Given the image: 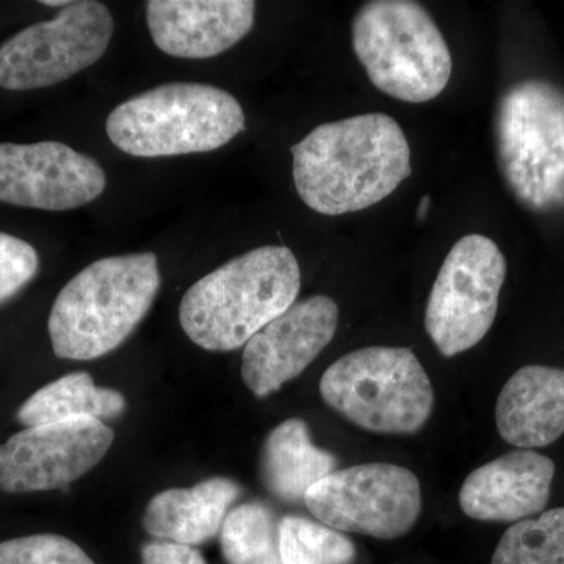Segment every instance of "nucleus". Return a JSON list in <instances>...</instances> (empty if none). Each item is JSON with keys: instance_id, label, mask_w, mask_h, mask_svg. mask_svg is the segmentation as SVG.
Instances as JSON below:
<instances>
[{"instance_id": "4be33fe9", "label": "nucleus", "mask_w": 564, "mask_h": 564, "mask_svg": "<svg viewBox=\"0 0 564 564\" xmlns=\"http://www.w3.org/2000/svg\"><path fill=\"white\" fill-rule=\"evenodd\" d=\"M282 564H352L355 544L332 527L300 516H288L280 522Z\"/></svg>"}, {"instance_id": "393cba45", "label": "nucleus", "mask_w": 564, "mask_h": 564, "mask_svg": "<svg viewBox=\"0 0 564 564\" xmlns=\"http://www.w3.org/2000/svg\"><path fill=\"white\" fill-rule=\"evenodd\" d=\"M141 564H207L191 545L155 541L141 547Z\"/></svg>"}, {"instance_id": "0eeeda50", "label": "nucleus", "mask_w": 564, "mask_h": 564, "mask_svg": "<svg viewBox=\"0 0 564 564\" xmlns=\"http://www.w3.org/2000/svg\"><path fill=\"white\" fill-rule=\"evenodd\" d=\"M323 402L367 432H421L434 408L429 375L411 348H359L322 375Z\"/></svg>"}, {"instance_id": "20e7f679", "label": "nucleus", "mask_w": 564, "mask_h": 564, "mask_svg": "<svg viewBox=\"0 0 564 564\" xmlns=\"http://www.w3.org/2000/svg\"><path fill=\"white\" fill-rule=\"evenodd\" d=\"M245 111L231 93L206 84L159 85L120 104L107 135L133 158H173L210 152L245 131Z\"/></svg>"}, {"instance_id": "f3484780", "label": "nucleus", "mask_w": 564, "mask_h": 564, "mask_svg": "<svg viewBox=\"0 0 564 564\" xmlns=\"http://www.w3.org/2000/svg\"><path fill=\"white\" fill-rule=\"evenodd\" d=\"M240 494V485L226 477L207 478L192 488L165 489L152 497L141 524L151 536L193 547L220 533Z\"/></svg>"}, {"instance_id": "a211bd4d", "label": "nucleus", "mask_w": 564, "mask_h": 564, "mask_svg": "<svg viewBox=\"0 0 564 564\" xmlns=\"http://www.w3.org/2000/svg\"><path fill=\"white\" fill-rule=\"evenodd\" d=\"M336 456L315 447L302 419H289L273 429L263 443L261 478L267 491L296 503L336 469Z\"/></svg>"}, {"instance_id": "f03ea898", "label": "nucleus", "mask_w": 564, "mask_h": 564, "mask_svg": "<svg viewBox=\"0 0 564 564\" xmlns=\"http://www.w3.org/2000/svg\"><path fill=\"white\" fill-rule=\"evenodd\" d=\"M302 270L288 247L256 248L226 262L185 292L180 322L207 351L245 347L299 299Z\"/></svg>"}, {"instance_id": "ddd939ff", "label": "nucleus", "mask_w": 564, "mask_h": 564, "mask_svg": "<svg viewBox=\"0 0 564 564\" xmlns=\"http://www.w3.org/2000/svg\"><path fill=\"white\" fill-rule=\"evenodd\" d=\"M339 307L329 296L295 302L243 348L242 378L258 399H265L302 375L336 336Z\"/></svg>"}, {"instance_id": "412c9836", "label": "nucleus", "mask_w": 564, "mask_h": 564, "mask_svg": "<svg viewBox=\"0 0 564 564\" xmlns=\"http://www.w3.org/2000/svg\"><path fill=\"white\" fill-rule=\"evenodd\" d=\"M491 564H564V508L511 525Z\"/></svg>"}, {"instance_id": "423d86ee", "label": "nucleus", "mask_w": 564, "mask_h": 564, "mask_svg": "<svg viewBox=\"0 0 564 564\" xmlns=\"http://www.w3.org/2000/svg\"><path fill=\"white\" fill-rule=\"evenodd\" d=\"M496 150L505 184L534 214L564 210V90L519 82L500 98Z\"/></svg>"}, {"instance_id": "7ed1b4c3", "label": "nucleus", "mask_w": 564, "mask_h": 564, "mask_svg": "<svg viewBox=\"0 0 564 564\" xmlns=\"http://www.w3.org/2000/svg\"><path fill=\"white\" fill-rule=\"evenodd\" d=\"M161 284L154 252L111 256L85 267L52 306L47 332L55 356L93 361L117 350L150 313Z\"/></svg>"}, {"instance_id": "6e6552de", "label": "nucleus", "mask_w": 564, "mask_h": 564, "mask_svg": "<svg viewBox=\"0 0 564 564\" xmlns=\"http://www.w3.org/2000/svg\"><path fill=\"white\" fill-rule=\"evenodd\" d=\"M507 261L494 240L481 234L454 245L437 273L425 310V329L445 358L484 340L499 310Z\"/></svg>"}, {"instance_id": "dca6fc26", "label": "nucleus", "mask_w": 564, "mask_h": 564, "mask_svg": "<svg viewBox=\"0 0 564 564\" xmlns=\"http://www.w3.org/2000/svg\"><path fill=\"white\" fill-rule=\"evenodd\" d=\"M496 422L502 440L522 451L554 444L564 434V369H519L500 392Z\"/></svg>"}, {"instance_id": "2eb2a0df", "label": "nucleus", "mask_w": 564, "mask_h": 564, "mask_svg": "<svg viewBox=\"0 0 564 564\" xmlns=\"http://www.w3.org/2000/svg\"><path fill=\"white\" fill-rule=\"evenodd\" d=\"M555 464L533 451H514L475 469L459 491L463 513L484 522H519L551 499Z\"/></svg>"}, {"instance_id": "f8f14e48", "label": "nucleus", "mask_w": 564, "mask_h": 564, "mask_svg": "<svg viewBox=\"0 0 564 564\" xmlns=\"http://www.w3.org/2000/svg\"><path fill=\"white\" fill-rule=\"evenodd\" d=\"M98 162L58 141L0 143V203L40 210H70L106 191Z\"/></svg>"}, {"instance_id": "f257e3e1", "label": "nucleus", "mask_w": 564, "mask_h": 564, "mask_svg": "<svg viewBox=\"0 0 564 564\" xmlns=\"http://www.w3.org/2000/svg\"><path fill=\"white\" fill-rule=\"evenodd\" d=\"M291 151L300 198L329 217L369 209L413 173L406 135L383 113L326 122Z\"/></svg>"}, {"instance_id": "4468645a", "label": "nucleus", "mask_w": 564, "mask_h": 564, "mask_svg": "<svg viewBox=\"0 0 564 564\" xmlns=\"http://www.w3.org/2000/svg\"><path fill=\"white\" fill-rule=\"evenodd\" d=\"M251 0H151L148 29L155 46L177 58L217 57L250 33Z\"/></svg>"}, {"instance_id": "a878e982", "label": "nucleus", "mask_w": 564, "mask_h": 564, "mask_svg": "<svg viewBox=\"0 0 564 564\" xmlns=\"http://www.w3.org/2000/svg\"><path fill=\"white\" fill-rule=\"evenodd\" d=\"M430 206V196H423L421 206H419V217L423 218L426 215V212H429Z\"/></svg>"}, {"instance_id": "1a4fd4ad", "label": "nucleus", "mask_w": 564, "mask_h": 564, "mask_svg": "<svg viewBox=\"0 0 564 564\" xmlns=\"http://www.w3.org/2000/svg\"><path fill=\"white\" fill-rule=\"evenodd\" d=\"M113 28L102 2H69L54 20L36 22L0 46V88L39 90L70 79L101 61Z\"/></svg>"}, {"instance_id": "39448f33", "label": "nucleus", "mask_w": 564, "mask_h": 564, "mask_svg": "<svg viewBox=\"0 0 564 564\" xmlns=\"http://www.w3.org/2000/svg\"><path fill=\"white\" fill-rule=\"evenodd\" d=\"M351 39L370 82L393 99L429 102L451 80L454 62L447 41L419 2L364 3L352 20Z\"/></svg>"}, {"instance_id": "9b49d317", "label": "nucleus", "mask_w": 564, "mask_h": 564, "mask_svg": "<svg viewBox=\"0 0 564 564\" xmlns=\"http://www.w3.org/2000/svg\"><path fill=\"white\" fill-rule=\"evenodd\" d=\"M113 441V430L96 419L29 426L0 444V491L66 488L98 466Z\"/></svg>"}, {"instance_id": "aec40b11", "label": "nucleus", "mask_w": 564, "mask_h": 564, "mask_svg": "<svg viewBox=\"0 0 564 564\" xmlns=\"http://www.w3.org/2000/svg\"><path fill=\"white\" fill-rule=\"evenodd\" d=\"M220 544L228 564H282L280 522L261 502L242 503L229 511Z\"/></svg>"}, {"instance_id": "6ab92c4d", "label": "nucleus", "mask_w": 564, "mask_h": 564, "mask_svg": "<svg viewBox=\"0 0 564 564\" xmlns=\"http://www.w3.org/2000/svg\"><path fill=\"white\" fill-rule=\"evenodd\" d=\"M126 399L113 389L99 388L90 375L69 373L44 386L18 410V422L25 429L73 421V419H115L124 413Z\"/></svg>"}, {"instance_id": "5701e85b", "label": "nucleus", "mask_w": 564, "mask_h": 564, "mask_svg": "<svg viewBox=\"0 0 564 564\" xmlns=\"http://www.w3.org/2000/svg\"><path fill=\"white\" fill-rule=\"evenodd\" d=\"M0 564H96L90 555L61 534H31L0 543Z\"/></svg>"}, {"instance_id": "9d476101", "label": "nucleus", "mask_w": 564, "mask_h": 564, "mask_svg": "<svg viewBox=\"0 0 564 564\" xmlns=\"http://www.w3.org/2000/svg\"><path fill=\"white\" fill-rule=\"evenodd\" d=\"M303 502L315 519L337 532L395 540L417 522L422 489L411 470L369 463L334 470L307 491Z\"/></svg>"}, {"instance_id": "b1692460", "label": "nucleus", "mask_w": 564, "mask_h": 564, "mask_svg": "<svg viewBox=\"0 0 564 564\" xmlns=\"http://www.w3.org/2000/svg\"><path fill=\"white\" fill-rule=\"evenodd\" d=\"M39 252L31 243L0 232V304L18 295L39 274Z\"/></svg>"}, {"instance_id": "bb28decb", "label": "nucleus", "mask_w": 564, "mask_h": 564, "mask_svg": "<svg viewBox=\"0 0 564 564\" xmlns=\"http://www.w3.org/2000/svg\"><path fill=\"white\" fill-rule=\"evenodd\" d=\"M41 3L47 7H66L69 2H65V0H55V2L54 0H44V2Z\"/></svg>"}]
</instances>
